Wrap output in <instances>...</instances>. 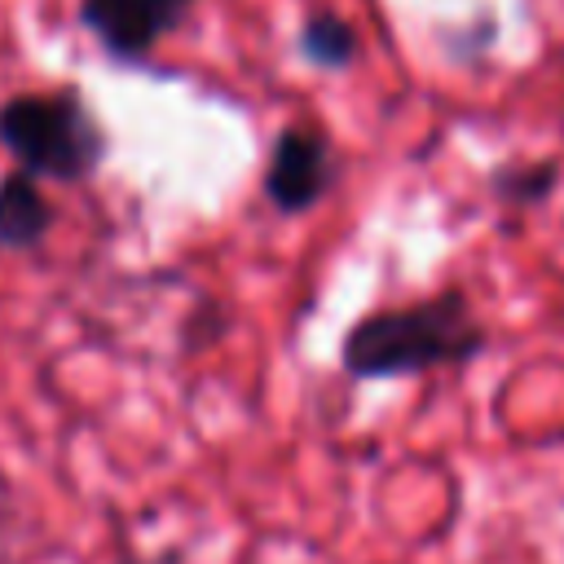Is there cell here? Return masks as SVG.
<instances>
[{
  "instance_id": "cell-7",
  "label": "cell",
  "mask_w": 564,
  "mask_h": 564,
  "mask_svg": "<svg viewBox=\"0 0 564 564\" xmlns=\"http://www.w3.org/2000/svg\"><path fill=\"white\" fill-rule=\"evenodd\" d=\"M555 189H560V159H516V163L507 159L489 172V194L516 212L542 207Z\"/></svg>"
},
{
  "instance_id": "cell-2",
  "label": "cell",
  "mask_w": 564,
  "mask_h": 564,
  "mask_svg": "<svg viewBox=\"0 0 564 564\" xmlns=\"http://www.w3.org/2000/svg\"><path fill=\"white\" fill-rule=\"evenodd\" d=\"M0 150L40 181L79 185L101 172L110 132L79 84H62L53 93H13L0 101Z\"/></svg>"
},
{
  "instance_id": "cell-9",
  "label": "cell",
  "mask_w": 564,
  "mask_h": 564,
  "mask_svg": "<svg viewBox=\"0 0 564 564\" xmlns=\"http://www.w3.org/2000/svg\"><path fill=\"white\" fill-rule=\"evenodd\" d=\"M132 564H176V555H163V560H132Z\"/></svg>"
},
{
  "instance_id": "cell-6",
  "label": "cell",
  "mask_w": 564,
  "mask_h": 564,
  "mask_svg": "<svg viewBox=\"0 0 564 564\" xmlns=\"http://www.w3.org/2000/svg\"><path fill=\"white\" fill-rule=\"evenodd\" d=\"M295 53L317 70H348L361 57V31L335 9H308L295 31Z\"/></svg>"
},
{
  "instance_id": "cell-4",
  "label": "cell",
  "mask_w": 564,
  "mask_h": 564,
  "mask_svg": "<svg viewBox=\"0 0 564 564\" xmlns=\"http://www.w3.org/2000/svg\"><path fill=\"white\" fill-rule=\"evenodd\" d=\"M198 0H79L75 18L97 48L119 66H141L194 18Z\"/></svg>"
},
{
  "instance_id": "cell-3",
  "label": "cell",
  "mask_w": 564,
  "mask_h": 564,
  "mask_svg": "<svg viewBox=\"0 0 564 564\" xmlns=\"http://www.w3.org/2000/svg\"><path fill=\"white\" fill-rule=\"evenodd\" d=\"M335 181H339V159L326 128L291 123L269 145L260 194L278 216H304L335 189Z\"/></svg>"
},
{
  "instance_id": "cell-1",
  "label": "cell",
  "mask_w": 564,
  "mask_h": 564,
  "mask_svg": "<svg viewBox=\"0 0 564 564\" xmlns=\"http://www.w3.org/2000/svg\"><path fill=\"white\" fill-rule=\"evenodd\" d=\"M489 344L485 322L471 313L463 286H445L414 304L375 308L357 317L339 339V366L348 379H405L441 366H467Z\"/></svg>"
},
{
  "instance_id": "cell-8",
  "label": "cell",
  "mask_w": 564,
  "mask_h": 564,
  "mask_svg": "<svg viewBox=\"0 0 564 564\" xmlns=\"http://www.w3.org/2000/svg\"><path fill=\"white\" fill-rule=\"evenodd\" d=\"M225 330H229V308H225V300L203 295V300L189 304V313H185V322H181V352H203L207 344H220Z\"/></svg>"
},
{
  "instance_id": "cell-5",
  "label": "cell",
  "mask_w": 564,
  "mask_h": 564,
  "mask_svg": "<svg viewBox=\"0 0 564 564\" xmlns=\"http://www.w3.org/2000/svg\"><path fill=\"white\" fill-rule=\"evenodd\" d=\"M57 225V207L40 176L13 167L0 176V251H35Z\"/></svg>"
}]
</instances>
